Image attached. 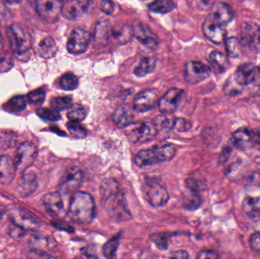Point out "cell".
<instances>
[{
    "label": "cell",
    "instance_id": "cell-1",
    "mask_svg": "<svg viewBox=\"0 0 260 259\" xmlns=\"http://www.w3.org/2000/svg\"><path fill=\"white\" fill-rule=\"evenodd\" d=\"M100 193L104 208L114 221L131 220V213L128 208L124 193L116 179H105L101 184Z\"/></svg>",
    "mask_w": 260,
    "mask_h": 259
},
{
    "label": "cell",
    "instance_id": "cell-2",
    "mask_svg": "<svg viewBox=\"0 0 260 259\" xmlns=\"http://www.w3.org/2000/svg\"><path fill=\"white\" fill-rule=\"evenodd\" d=\"M233 18V10L229 5L218 3L212 8L203 24V33L214 44H221L225 40L226 27Z\"/></svg>",
    "mask_w": 260,
    "mask_h": 259
},
{
    "label": "cell",
    "instance_id": "cell-3",
    "mask_svg": "<svg viewBox=\"0 0 260 259\" xmlns=\"http://www.w3.org/2000/svg\"><path fill=\"white\" fill-rule=\"evenodd\" d=\"M68 215L73 221L79 225H89L96 215L94 198L85 192H76L70 201Z\"/></svg>",
    "mask_w": 260,
    "mask_h": 259
},
{
    "label": "cell",
    "instance_id": "cell-4",
    "mask_svg": "<svg viewBox=\"0 0 260 259\" xmlns=\"http://www.w3.org/2000/svg\"><path fill=\"white\" fill-rule=\"evenodd\" d=\"M177 153V147L172 144L156 146L140 151L136 155L135 163L140 168L156 165L160 163L171 161Z\"/></svg>",
    "mask_w": 260,
    "mask_h": 259
},
{
    "label": "cell",
    "instance_id": "cell-5",
    "mask_svg": "<svg viewBox=\"0 0 260 259\" xmlns=\"http://www.w3.org/2000/svg\"><path fill=\"white\" fill-rule=\"evenodd\" d=\"M238 39L241 48L252 53H259L260 26L253 22L243 23Z\"/></svg>",
    "mask_w": 260,
    "mask_h": 259
},
{
    "label": "cell",
    "instance_id": "cell-6",
    "mask_svg": "<svg viewBox=\"0 0 260 259\" xmlns=\"http://www.w3.org/2000/svg\"><path fill=\"white\" fill-rule=\"evenodd\" d=\"M7 36L12 51L17 55L25 54L31 47L30 34L19 24H11L7 28Z\"/></svg>",
    "mask_w": 260,
    "mask_h": 259
},
{
    "label": "cell",
    "instance_id": "cell-7",
    "mask_svg": "<svg viewBox=\"0 0 260 259\" xmlns=\"http://www.w3.org/2000/svg\"><path fill=\"white\" fill-rule=\"evenodd\" d=\"M128 138L134 143H145L155 138L157 128L153 122H139L132 123L126 127Z\"/></svg>",
    "mask_w": 260,
    "mask_h": 259
},
{
    "label": "cell",
    "instance_id": "cell-8",
    "mask_svg": "<svg viewBox=\"0 0 260 259\" xmlns=\"http://www.w3.org/2000/svg\"><path fill=\"white\" fill-rule=\"evenodd\" d=\"M83 181V173L78 167H72L64 173L59 182V190L64 195L76 193Z\"/></svg>",
    "mask_w": 260,
    "mask_h": 259
},
{
    "label": "cell",
    "instance_id": "cell-9",
    "mask_svg": "<svg viewBox=\"0 0 260 259\" xmlns=\"http://www.w3.org/2000/svg\"><path fill=\"white\" fill-rule=\"evenodd\" d=\"M90 41L91 36L86 30L81 27L74 29L67 41V50L71 54H82L88 50Z\"/></svg>",
    "mask_w": 260,
    "mask_h": 259
},
{
    "label": "cell",
    "instance_id": "cell-10",
    "mask_svg": "<svg viewBox=\"0 0 260 259\" xmlns=\"http://www.w3.org/2000/svg\"><path fill=\"white\" fill-rule=\"evenodd\" d=\"M185 96V91L180 88L168 90L158 102L159 110L164 115L174 114L180 106Z\"/></svg>",
    "mask_w": 260,
    "mask_h": 259
},
{
    "label": "cell",
    "instance_id": "cell-11",
    "mask_svg": "<svg viewBox=\"0 0 260 259\" xmlns=\"http://www.w3.org/2000/svg\"><path fill=\"white\" fill-rule=\"evenodd\" d=\"M64 0H37L38 15L49 23L55 22L62 12Z\"/></svg>",
    "mask_w": 260,
    "mask_h": 259
},
{
    "label": "cell",
    "instance_id": "cell-12",
    "mask_svg": "<svg viewBox=\"0 0 260 259\" xmlns=\"http://www.w3.org/2000/svg\"><path fill=\"white\" fill-rule=\"evenodd\" d=\"M212 70L206 64L197 61L188 62L185 68L184 77L190 85H197L210 76Z\"/></svg>",
    "mask_w": 260,
    "mask_h": 259
},
{
    "label": "cell",
    "instance_id": "cell-13",
    "mask_svg": "<svg viewBox=\"0 0 260 259\" xmlns=\"http://www.w3.org/2000/svg\"><path fill=\"white\" fill-rule=\"evenodd\" d=\"M11 220L13 225L24 231H36L41 227V221L22 208L14 210L11 214Z\"/></svg>",
    "mask_w": 260,
    "mask_h": 259
},
{
    "label": "cell",
    "instance_id": "cell-14",
    "mask_svg": "<svg viewBox=\"0 0 260 259\" xmlns=\"http://www.w3.org/2000/svg\"><path fill=\"white\" fill-rule=\"evenodd\" d=\"M92 0H67L62 6V14L64 18L75 21L88 12Z\"/></svg>",
    "mask_w": 260,
    "mask_h": 259
},
{
    "label": "cell",
    "instance_id": "cell-15",
    "mask_svg": "<svg viewBox=\"0 0 260 259\" xmlns=\"http://www.w3.org/2000/svg\"><path fill=\"white\" fill-rule=\"evenodd\" d=\"M147 198L151 206L160 208L165 206L169 201V193L163 186L158 182H150L147 185Z\"/></svg>",
    "mask_w": 260,
    "mask_h": 259
},
{
    "label": "cell",
    "instance_id": "cell-16",
    "mask_svg": "<svg viewBox=\"0 0 260 259\" xmlns=\"http://www.w3.org/2000/svg\"><path fill=\"white\" fill-rule=\"evenodd\" d=\"M37 155L36 147L32 143H22L17 152V169L21 171L27 170L35 162Z\"/></svg>",
    "mask_w": 260,
    "mask_h": 259
},
{
    "label": "cell",
    "instance_id": "cell-17",
    "mask_svg": "<svg viewBox=\"0 0 260 259\" xmlns=\"http://www.w3.org/2000/svg\"><path fill=\"white\" fill-rule=\"evenodd\" d=\"M157 103V94L154 90L141 91L133 101V108L138 113H146L154 109Z\"/></svg>",
    "mask_w": 260,
    "mask_h": 259
},
{
    "label": "cell",
    "instance_id": "cell-18",
    "mask_svg": "<svg viewBox=\"0 0 260 259\" xmlns=\"http://www.w3.org/2000/svg\"><path fill=\"white\" fill-rule=\"evenodd\" d=\"M134 36L142 45L149 49H154L158 45L157 36L153 33L152 30L144 23L138 21L134 27Z\"/></svg>",
    "mask_w": 260,
    "mask_h": 259
},
{
    "label": "cell",
    "instance_id": "cell-19",
    "mask_svg": "<svg viewBox=\"0 0 260 259\" xmlns=\"http://www.w3.org/2000/svg\"><path fill=\"white\" fill-rule=\"evenodd\" d=\"M259 67L251 63L240 65L235 73V80L241 86H247L254 84Z\"/></svg>",
    "mask_w": 260,
    "mask_h": 259
},
{
    "label": "cell",
    "instance_id": "cell-20",
    "mask_svg": "<svg viewBox=\"0 0 260 259\" xmlns=\"http://www.w3.org/2000/svg\"><path fill=\"white\" fill-rule=\"evenodd\" d=\"M231 143L234 147L241 151L253 147L252 131L247 128H240L232 134Z\"/></svg>",
    "mask_w": 260,
    "mask_h": 259
},
{
    "label": "cell",
    "instance_id": "cell-21",
    "mask_svg": "<svg viewBox=\"0 0 260 259\" xmlns=\"http://www.w3.org/2000/svg\"><path fill=\"white\" fill-rule=\"evenodd\" d=\"M16 170V164L10 157L8 155L0 157V183L3 185L10 184L15 179Z\"/></svg>",
    "mask_w": 260,
    "mask_h": 259
},
{
    "label": "cell",
    "instance_id": "cell-22",
    "mask_svg": "<svg viewBox=\"0 0 260 259\" xmlns=\"http://www.w3.org/2000/svg\"><path fill=\"white\" fill-rule=\"evenodd\" d=\"M43 202L47 212L53 217H59L63 214V202L60 193H48L43 198Z\"/></svg>",
    "mask_w": 260,
    "mask_h": 259
},
{
    "label": "cell",
    "instance_id": "cell-23",
    "mask_svg": "<svg viewBox=\"0 0 260 259\" xmlns=\"http://www.w3.org/2000/svg\"><path fill=\"white\" fill-rule=\"evenodd\" d=\"M133 116L131 109L126 105L118 106L113 114V121L114 124L120 129L128 127L133 123Z\"/></svg>",
    "mask_w": 260,
    "mask_h": 259
},
{
    "label": "cell",
    "instance_id": "cell-24",
    "mask_svg": "<svg viewBox=\"0 0 260 259\" xmlns=\"http://www.w3.org/2000/svg\"><path fill=\"white\" fill-rule=\"evenodd\" d=\"M38 187L37 176L33 172H27L21 176L18 183V191L22 197H27L36 190Z\"/></svg>",
    "mask_w": 260,
    "mask_h": 259
},
{
    "label": "cell",
    "instance_id": "cell-25",
    "mask_svg": "<svg viewBox=\"0 0 260 259\" xmlns=\"http://www.w3.org/2000/svg\"><path fill=\"white\" fill-rule=\"evenodd\" d=\"M37 53L41 57L50 59L57 53V46L51 36L44 38L37 47Z\"/></svg>",
    "mask_w": 260,
    "mask_h": 259
},
{
    "label": "cell",
    "instance_id": "cell-26",
    "mask_svg": "<svg viewBox=\"0 0 260 259\" xmlns=\"http://www.w3.org/2000/svg\"><path fill=\"white\" fill-rule=\"evenodd\" d=\"M110 24L108 21H101L96 26L94 39L95 45L99 47H105L108 43L110 36Z\"/></svg>",
    "mask_w": 260,
    "mask_h": 259
},
{
    "label": "cell",
    "instance_id": "cell-27",
    "mask_svg": "<svg viewBox=\"0 0 260 259\" xmlns=\"http://www.w3.org/2000/svg\"><path fill=\"white\" fill-rule=\"evenodd\" d=\"M242 209L249 217H260V196L246 197L242 202Z\"/></svg>",
    "mask_w": 260,
    "mask_h": 259
},
{
    "label": "cell",
    "instance_id": "cell-28",
    "mask_svg": "<svg viewBox=\"0 0 260 259\" xmlns=\"http://www.w3.org/2000/svg\"><path fill=\"white\" fill-rule=\"evenodd\" d=\"M156 67V59L154 56H145L141 59L139 65L134 70L135 76L145 77L153 72Z\"/></svg>",
    "mask_w": 260,
    "mask_h": 259
},
{
    "label": "cell",
    "instance_id": "cell-29",
    "mask_svg": "<svg viewBox=\"0 0 260 259\" xmlns=\"http://www.w3.org/2000/svg\"><path fill=\"white\" fill-rule=\"evenodd\" d=\"M209 60L212 70L217 74H221L227 69L229 62L223 53L218 51L212 52L209 55Z\"/></svg>",
    "mask_w": 260,
    "mask_h": 259
},
{
    "label": "cell",
    "instance_id": "cell-30",
    "mask_svg": "<svg viewBox=\"0 0 260 259\" xmlns=\"http://www.w3.org/2000/svg\"><path fill=\"white\" fill-rule=\"evenodd\" d=\"M183 206L188 211H195L201 206L202 199L198 192L188 190L183 195Z\"/></svg>",
    "mask_w": 260,
    "mask_h": 259
},
{
    "label": "cell",
    "instance_id": "cell-31",
    "mask_svg": "<svg viewBox=\"0 0 260 259\" xmlns=\"http://www.w3.org/2000/svg\"><path fill=\"white\" fill-rule=\"evenodd\" d=\"M112 35L114 39L117 40L120 44H127L134 36L133 27L125 24L121 27H114L112 29Z\"/></svg>",
    "mask_w": 260,
    "mask_h": 259
},
{
    "label": "cell",
    "instance_id": "cell-32",
    "mask_svg": "<svg viewBox=\"0 0 260 259\" xmlns=\"http://www.w3.org/2000/svg\"><path fill=\"white\" fill-rule=\"evenodd\" d=\"M148 7L154 13L167 14L172 12L175 9L176 5L172 0H155L150 3Z\"/></svg>",
    "mask_w": 260,
    "mask_h": 259
},
{
    "label": "cell",
    "instance_id": "cell-33",
    "mask_svg": "<svg viewBox=\"0 0 260 259\" xmlns=\"http://www.w3.org/2000/svg\"><path fill=\"white\" fill-rule=\"evenodd\" d=\"M87 117V111L83 106H82L79 103H75V104L71 105L69 108L68 114H67V117H68L70 121L80 122L83 121Z\"/></svg>",
    "mask_w": 260,
    "mask_h": 259
},
{
    "label": "cell",
    "instance_id": "cell-34",
    "mask_svg": "<svg viewBox=\"0 0 260 259\" xmlns=\"http://www.w3.org/2000/svg\"><path fill=\"white\" fill-rule=\"evenodd\" d=\"M27 101L24 96H15L7 102L6 104V109L9 112H21L25 109Z\"/></svg>",
    "mask_w": 260,
    "mask_h": 259
},
{
    "label": "cell",
    "instance_id": "cell-35",
    "mask_svg": "<svg viewBox=\"0 0 260 259\" xmlns=\"http://www.w3.org/2000/svg\"><path fill=\"white\" fill-rule=\"evenodd\" d=\"M120 244V234L111 239L104 246L102 253L105 258H112L115 257Z\"/></svg>",
    "mask_w": 260,
    "mask_h": 259
},
{
    "label": "cell",
    "instance_id": "cell-36",
    "mask_svg": "<svg viewBox=\"0 0 260 259\" xmlns=\"http://www.w3.org/2000/svg\"><path fill=\"white\" fill-rule=\"evenodd\" d=\"M59 85L65 91H73L79 85V79L73 73H67L61 77Z\"/></svg>",
    "mask_w": 260,
    "mask_h": 259
},
{
    "label": "cell",
    "instance_id": "cell-37",
    "mask_svg": "<svg viewBox=\"0 0 260 259\" xmlns=\"http://www.w3.org/2000/svg\"><path fill=\"white\" fill-rule=\"evenodd\" d=\"M67 129L70 131V134L74 138L82 139L85 138L88 135L85 128H84L79 122L70 121L67 124Z\"/></svg>",
    "mask_w": 260,
    "mask_h": 259
},
{
    "label": "cell",
    "instance_id": "cell-38",
    "mask_svg": "<svg viewBox=\"0 0 260 259\" xmlns=\"http://www.w3.org/2000/svg\"><path fill=\"white\" fill-rule=\"evenodd\" d=\"M72 98L70 97H57L52 99L50 104L55 110L62 111L68 109L72 105Z\"/></svg>",
    "mask_w": 260,
    "mask_h": 259
},
{
    "label": "cell",
    "instance_id": "cell-39",
    "mask_svg": "<svg viewBox=\"0 0 260 259\" xmlns=\"http://www.w3.org/2000/svg\"><path fill=\"white\" fill-rule=\"evenodd\" d=\"M14 65L13 58L9 52H0V72H7Z\"/></svg>",
    "mask_w": 260,
    "mask_h": 259
},
{
    "label": "cell",
    "instance_id": "cell-40",
    "mask_svg": "<svg viewBox=\"0 0 260 259\" xmlns=\"http://www.w3.org/2000/svg\"><path fill=\"white\" fill-rule=\"evenodd\" d=\"M38 117L47 121L54 122L60 120L61 116L58 111L54 109H47V108H41L37 110Z\"/></svg>",
    "mask_w": 260,
    "mask_h": 259
},
{
    "label": "cell",
    "instance_id": "cell-41",
    "mask_svg": "<svg viewBox=\"0 0 260 259\" xmlns=\"http://www.w3.org/2000/svg\"><path fill=\"white\" fill-rule=\"evenodd\" d=\"M153 123L157 128V132L159 131L170 130L173 128V121L167 118L165 116H157Z\"/></svg>",
    "mask_w": 260,
    "mask_h": 259
},
{
    "label": "cell",
    "instance_id": "cell-42",
    "mask_svg": "<svg viewBox=\"0 0 260 259\" xmlns=\"http://www.w3.org/2000/svg\"><path fill=\"white\" fill-rule=\"evenodd\" d=\"M46 97V92L43 88H38L29 93L27 98L31 104H41L44 102Z\"/></svg>",
    "mask_w": 260,
    "mask_h": 259
},
{
    "label": "cell",
    "instance_id": "cell-43",
    "mask_svg": "<svg viewBox=\"0 0 260 259\" xmlns=\"http://www.w3.org/2000/svg\"><path fill=\"white\" fill-rule=\"evenodd\" d=\"M227 52L231 56H238L241 49L238 38H231L225 40Z\"/></svg>",
    "mask_w": 260,
    "mask_h": 259
},
{
    "label": "cell",
    "instance_id": "cell-44",
    "mask_svg": "<svg viewBox=\"0 0 260 259\" xmlns=\"http://www.w3.org/2000/svg\"><path fill=\"white\" fill-rule=\"evenodd\" d=\"M192 127V123L184 118H177L173 120V129L179 132L189 131Z\"/></svg>",
    "mask_w": 260,
    "mask_h": 259
},
{
    "label": "cell",
    "instance_id": "cell-45",
    "mask_svg": "<svg viewBox=\"0 0 260 259\" xmlns=\"http://www.w3.org/2000/svg\"><path fill=\"white\" fill-rule=\"evenodd\" d=\"M151 239L156 246L160 250H165L168 249V239L163 234H153Z\"/></svg>",
    "mask_w": 260,
    "mask_h": 259
},
{
    "label": "cell",
    "instance_id": "cell-46",
    "mask_svg": "<svg viewBox=\"0 0 260 259\" xmlns=\"http://www.w3.org/2000/svg\"><path fill=\"white\" fill-rule=\"evenodd\" d=\"M100 8L102 12L106 15H112L115 10L114 3L111 0H102L101 2Z\"/></svg>",
    "mask_w": 260,
    "mask_h": 259
},
{
    "label": "cell",
    "instance_id": "cell-47",
    "mask_svg": "<svg viewBox=\"0 0 260 259\" xmlns=\"http://www.w3.org/2000/svg\"><path fill=\"white\" fill-rule=\"evenodd\" d=\"M250 245L254 252L260 254V232L254 233L250 237Z\"/></svg>",
    "mask_w": 260,
    "mask_h": 259
},
{
    "label": "cell",
    "instance_id": "cell-48",
    "mask_svg": "<svg viewBox=\"0 0 260 259\" xmlns=\"http://www.w3.org/2000/svg\"><path fill=\"white\" fill-rule=\"evenodd\" d=\"M218 254L212 250L200 251L197 255V258L200 259H215L218 258Z\"/></svg>",
    "mask_w": 260,
    "mask_h": 259
},
{
    "label": "cell",
    "instance_id": "cell-49",
    "mask_svg": "<svg viewBox=\"0 0 260 259\" xmlns=\"http://www.w3.org/2000/svg\"><path fill=\"white\" fill-rule=\"evenodd\" d=\"M186 188L188 190H192V191L198 192L200 191V184L198 181L194 178H189L186 181Z\"/></svg>",
    "mask_w": 260,
    "mask_h": 259
},
{
    "label": "cell",
    "instance_id": "cell-50",
    "mask_svg": "<svg viewBox=\"0 0 260 259\" xmlns=\"http://www.w3.org/2000/svg\"><path fill=\"white\" fill-rule=\"evenodd\" d=\"M231 153H232V149H231V147H224L222 152H221V155H220L219 159H218L220 164H224V163H225L226 161H228V159H229Z\"/></svg>",
    "mask_w": 260,
    "mask_h": 259
},
{
    "label": "cell",
    "instance_id": "cell-51",
    "mask_svg": "<svg viewBox=\"0 0 260 259\" xmlns=\"http://www.w3.org/2000/svg\"><path fill=\"white\" fill-rule=\"evenodd\" d=\"M252 131V135H253V146L260 150V129H253Z\"/></svg>",
    "mask_w": 260,
    "mask_h": 259
},
{
    "label": "cell",
    "instance_id": "cell-52",
    "mask_svg": "<svg viewBox=\"0 0 260 259\" xmlns=\"http://www.w3.org/2000/svg\"><path fill=\"white\" fill-rule=\"evenodd\" d=\"M172 257L174 258L187 259L189 258V255L186 251L179 250L173 252Z\"/></svg>",
    "mask_w": 260,
    "mask_h": 259
},
{
    "label": "cell",
    "instance_id": "cell-53",
    "mask_svg": "<svg viewBox=\"0 0 260 259\" xmlns=\"http://www.w3.org/2000/svg\"><path fill=\"white\" fill-rule=\"evenodd\" d=\"M53 225L56 227V228H60V229L65 230V231H72L71 229H73L71 227L68 226V225H63L62 223H58V224H53Z\"/></svg>",
    "mask_w": 260,
    "mask_h": 259
},
{
    "label": "cell",
    "instance_id": "cell-54",
    "mask_svg": "<svg viewBox=\"0 0 260 259\" xmlns=\"http://www.w3.org/2000/svg\"><path fill=\"white\" fill-rule=\"evenodd\" d=\"M6 1L10 4H17V3H21L22 0H6Z\"/></svg>",
    "mask_w": 260,
    "mask_h": 259
},
{
    "label": "cell",
    "instance_id": "cell-55",
    "mask_svg": "<svg viewBox=\"0 0 260 259\" xmlns=\"http://www.w3.org/2000/svg\"><path fill=\"white\" fill-rule=\"evenodd\" d=\"M5 214V209L3 207L0 206V222H1L2 219H3V216Z\"/></svg>",
    "mask_w": 260,
    "mask_h": 259
},
{
    "label": "cell",
    "instance_id": "cell-56",
    "mask_svg": "<svg viewBox=\"0 0 260 259\" xmlns=\"http://www.w3.org/2000/svg\"><path fill=\"white\" fill-rule=\"evenodd\" d=\"M3 35H2L1 32H0V47L3 45Z\"/></svg>",
    "mask_w": 260,
    "mask_h": 259
},
{
    "label": "cell",
    "instance_id": "cell-57",
    "mask_svg": "<svg viewBox=\"0 0 260 259\" xmlns=\"http://www.w3.org/2000/svg\"><path fill=\"white\" fill-rule=\"evenodd\" d=\"M255 162L260 165V157H258V158H256V159H255Z\"/></svg>",
    "mask_w": 260,
    "mask_h": 259
},
{
    "label": "cell",
    "instance_id": "cell-58",
    "mask_svg": "<svg viewBox=\"0 0 260 259\" xmlns=\"http://www.w3.org/2000/svg\"><path fill=\"white\" fill-rule=\"evenodd\" d=\"M143 1H145V0H143Z\"/></svg>",
    "mask_w": 260,
    "mask_h": 259
}]
</instances>
